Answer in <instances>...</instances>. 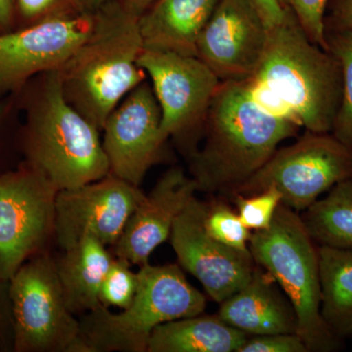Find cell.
<instances>
[{
  "instance_id": "cell-28",
  "label": "cell",
  "mask_w": 352,
  "mask_h": 352,
  "mask_svg": "<svg viewBox=\"0 0 352 352\" xmlns=\"http://www.w3.org/2000/svg\"><path fill=\"white\" fill-rule=\"evenodd\" d=\"M295 14L308 38L324 50H328L325 10L328 0H279Z\"/></svg>"
},
{
  "instance_id": "cell-11",
  "label": "cell",
  "mask_w": 352,
  "mask_h": 352,
  "mask_svg": "<svg viewBox=\"0 0 352 352\" xmlns=\"http://www.w3.org/2000/svg\"><path fill=\"white\" fill-rule=\"evenodd\" d=\"M145 194L112 175L76 188L58 191L54 236L62 251L87 236L113 248Z\"/></svg>"
},
{
  "instance_id": "cell-20",
  "label": "cell",
  "mask_w": 352,
  "mask_h": 352,
  "mask_svg": "<svg viewBox=\"0 0 352 352\" xmlns=\"http://www.w3.org/2000/svg\"><path fill=\"white\" fill-rule=\"evenodd\" d=\"M248 338L219 315L203 312L157 326L148 352H238Z\"/></svg>"
},
{
  "instance_id": "cell-26",
  "label": "cell",
  "mask_w": 352,
  "mask_h": 352,
  "mask_svg": "<svg viewBox=\"0 0 352 352\" xmlns=\"http://www.w3.org/2000/svg\"><path fill=\"white\" fill-rule=\"evenodd\" d=\"M231 199L240 219L252 232L270 228L282 204L281 193L275 187H268L252 195L236 194Z\"/></svg>"
},
{
  "instance_id": "cell-30",
  "label": "cell",
  "mask_w": 352,
  "mask_h": 352,
  "mask_svg": "<svg viewBox=\"0 0 352 352\" xmlns=\"http://www.w3.org/2000/svg\"><path fill=\"white\" fill-rule=\"evenodd\" d=\"M0 349H13V318L9 281L0 280Z\"/></svg>"
},
{
  "instance_id": "cell-5",
  "label": "cell",
  "mask_w": 352,
  "mask_h": 352,
  "mask_svg": "<svg viewBox=\"0 0 352 352\" xmlns=\"http://www.w3.org/2000/svg\"><path fill=\"white\" fill-rule=\"evenodd\" d=\"M138 276V293L126 309L113 314L100 305L82 315V352H148L157 326L205 311V296L189 283L179 264H143Z\"/></svg>"
},
{
  "instance_id": "cell-2",
  "label": "cell",
  "mask_w": 352,
  "mask_h": 352,
  "mask_svg": "<svg viewBox=\"0 0 352 352\" xmlns=\"http://www.w3.org/2000/svg\"><path fill=\"white\" fill-rule=\"evenodd\" d=\"M271 28L263 60L249 82L252 97L266 112L315 133L332 131L342 100L337 58L312 43L288 7Z\"/></svg>"
},
{
  "instance_id": "cell-23",
  "label": "cell",
  "mask_w": 352,
  "mask_h": 352,
  "mask_svg": "<svg viewBox=\"0 0 352 352\" xmlns=\"http://www.w3.org/2000/svg\"><path fill=\"white\" fill-rule=\"evenodd\" d=\"M328 50L342 69V100L333 126V135L352 148V31L327 34Z\"/></svg>"
},
{
  "instance_id": "cell-1",
  "label": "cell",
  "mask_w": 352,
  "mask_h": 352,
  "mask_svg": "<svg viewBox=\"0 0 352 352\" xmlns=\"http://www.w3.org/2000/svg\"><path fill=\"white\" fill-rule=\"evenodd\" d=\"M300 126L266 112L249 82H220L208 108L204 145L189 157L198 191L232 197Z\"/></svg>"
},
{
  "instance_id": "cell-10",
  "label": "cell",
  "mask_w": 352,
  "mask_h": 352,
  "mask_svg": "<svg viewBox=\"0 0 352 352\" xmlns=\"http://www.w3.org/2000/svg\"><path fill=\"white\" fill-rule=\"evenodd\" d=\"M59 190L30 164L0 176V280L9 281L54 236Z\"/></svg>"
},
{
  "instance_id": "cell-25",
  "label": "cell",
  "mask_w": 352,
  "mask_h": 352,
  "mask_svg": "<svg viewBox=\"0 0 352 352\" xmlns=\"http://www.w3.org/2000/svg\"><path fill=\"white\" fill-rule=\"evenodd\" d=\"M138 286V272L131 270L126 259L115 256L102 282L99 300L104 307L126 309L133 302Z\"/></svg>"
},
{
  "instance_id": "cell-16",
  "label": "cell",
  "mask_w": 352,
  "mask_h": 352,
  "mask_svg": "<svg viewBox=\"0 0 352 352\" xmlns=\"http://www.w3.org/2000/svg\"><path fill=\"white\" fill-rule=\"evenodd\" d=\"M196 192L198 185L182 168L166 170L129 217L112 248L113 256L139 267L149 263L152 252L170 239L176 219L196 197Z\"/></svg>"
},
{
  "instance_id": "cell-18",
  "label": "cell",
  "mask_w": 352,
  "mask_h": 352,
  "mask_svg": "<svg viewBox=\"0 0 352 352\" xmlns=\"http://www.w3.org/2000/svg\"><path fill=\"white\" fill-rule=\"evenodd\" d=\"M220 0H157L140 18L144 47L197 57L201 32Z\"/></svg>"
},
{
  "instance_id": "cell-33",
  "label": "cell",
  "mask_w": 352,
  "mask_h": 352,
  "mask_svg": "<svg viewBox=\"0 0 352 352\" xmlns=\"http://www.w3.org/2000/svg\"><path fill=\"white\" fill-rule=\"evenodd\" d=\"M17 29L16 0H0V34Z\"/></svg>"
},
{
  "instance_id": "cell-7",
  "label": "cell",
  "mask_w": 352,
  "mask_h": 352,
  "mask_svg": "<svg viewBox=\"0 0 352 352\" xmlns=\"http://www.w3.org/2000/svg\"><path fill=\"white\" fill-rule=\"evenodd\" d=\"M13 351L82 352L80 319L69 311L56 259L39 252L9 280Z\"/></svg>"
},
{
  "instance_id": "cell-35",
  "label": "cell",
  "mask_w": 352,
  "mask_h": 352,
  "mask_svg": "<svg viewBox=\"0 0 352 352\" xmlns=\"http://www.w3.org/2000/svg\"><path fill=\"white\" fill-rule=\"evenodd\" d=\"M111 1H113V0H83L85 6H87L89 11H96L97 9L100 8V7L105 6V4Z\"/></svg>"
},
{
  "instance_id": "cell-19",
  "label": "cell",
  "mask_w": 352,
  "mask_h": 352,
  "mask_svg": "<svg viewBox=\"0 0 352 352\" xmlns=\"http://www.w3.org/2000/svg\"><path fill=\"white\" fill-rule=\"evenodd\" d=\"M63 252L56 259L58 279L69 311L82 316L101 305L102 282L115 256L91 236Z\"/></svg>"
},
{
  "instance_id": "cell-24",
  "label": "cell",
  "mask_w": 352,
  "mask_h": 352,
  "mask_svg": "<svg viewBox=\"0 0 352 352\" xmlns=\"http://www.w3.org/2000/svg\"><path fill=\"white\" fill-rule=\"evenodd\" d=\"M203 226L217 242L247 251L252 231L244 226L237 212L224 201H204Z\"/></svg>"
},
{
  "instance_id": "cell-22",
  "label": "cell",
  "mask_w": 352,
  "mask_h": 352,
  "mask_svg": "<svg viewBox=\"0 0 352 352\" xmlns=\"http://www.w3.org/2000/svg\"><path fill=\"white\" fill-rule=\"evenodd\" d=\"M303 224L320 245L352 251V180L338 183L305 210Z\"/></svg>"
},
{
  "instance_id": "cell-4",
  "label": "cell",
  "mask_w": 352,
  "mask_h": 352,
  "mask_svg": "<svg viewBox=\"0 0 352 352\" xmlns=\"http://www.w3.org/2000/svg\"><path fill=\"white\" fill-rule=\"evenodd\" d=\"M25 154L59 191L110 173L100 131L66 100L58 71L39 75L28 110Z\"/></svg>"
},
{
  "instance_id": "cell-6",
  "label": "cell",
  "mask_w": 352,
  "mask_h": 352,
  "mask_svg": "<svg viewBox=\"0 0 352 352\" xmlns=\"http://www.w3.org/2000/svg\"><path fill=\"white\" fill-rule=\"evenodd\" d=\"M249 250L256 264L274 278L296 315L298 330L309 352L339 349V340L321 315L318 248L302 215L287 206L278 208L270 228L254 231Z\"/></svg>"
},
{
  "instance_id": "cell-34",
  "label": "cell",
  "mask_w": 352,
  "mask_h": 352,
  "mask_svg": "<svg viewBox=\"0 0 352 352\" xmlns=\"http://www.w3.org/2000/svg\"><path fill=\"white\" fill-rule=\"evenodd\" d=\"M129 12L140 18L157 0H120Z\"/></svg>"
},
{
  "instance_id": "cell-27",
  "label": "cell",
  "mask_w": 352,
  "mask_h": 352,
  "mask_svg": "<svg viewBox=\"0 0 352 352\" xmlns=\"http://www.w3.org/2000/svg\"><path fill=\"white\" fill-rule=\"evenodd\" d=\"M17 29L87 12L83 0H16Z\"/></svg>"
},
{
  "instance_id": "cell-21",
  "label": "cell",
  "mask_w": 352,
  "mask_h": 352,
  "mask_svg": "<svg viewBox=\"0 0 352 352\" xmlns=\"http://www.w3.org/2000/svg\"><path fill=\"white\" fill-rule=\"evenodd\" d=\"M321 315L338 339L352 337V251L318 248Z\"/></svg>"
},
{
  "instance_id": "cell-12",
  "label": "cell",
  "mask_w": 352,
  "mask_h": 352,
  "mask_svg": "<svg viewBox=\"0 0 352 352\" xmlns=\"http://www.w3.org/2000/svg\"><path fill=\"white\" fill-rule=\"evenodd\" d=\"M161 124L159 102L151 83L145 80L113 109L102 129L110 175L140 187L168 141Z\"/></svg>"
},
{
  "instance_id": "cell-8",
  "label": "cell",
  "mask_w": 352,
  "mask_h": 352,
  "mask_svg": "<svg viewBox=\"0 0 352 352\" xmlns=\"http://www.w3.org/2000/svg\"><path fill=\"white\" fill-rule=\"evenodd\" d=\"M346 180H352V148L328 133L307 131L294 144L278 148L234 195L275 187L283 205L305 212L322 194Z\"/></svg>"
},
{
  "instance_id": "cell-17",
  "label": "cell",
  "mask_w": 352,
  "mask_h": 352,
  "mask_svg": "<svg viewBox=\"0 0 352 352\" xmlns=\"http://www.w3.org/2000/svg\"><path fill=\"white\" fill-rule=\"evenodd\" d=\"M217 315L249 336L292 333L298 330L293 305L274 278L258 264L251 280L220 303Z\"/></svg>"
},
{
  "instance_id": "cell-15",
  "label": "cell",
  "mask_w": 352,
  "mask_h": 352,
  "mask_svg": "<svg viewBox=\"0 0 352 352\" xmlns=\"http://www.w3.org/2000/svg\"><path fill=\"white\" fill-rule=\"evenodd\" d=\"M203 212L204 201L194 197L173 224L170 244L180 267L221 303L251 280L258 264L250 250L233 249L210 237L204 228Z\"/></svg>"
},
{
  "instance_id": "cell-31",
  "label": "cell",
  "mask_w": 352,
  "mask_h": 352,
  "mask_svg": "<svg viewBox=\"0 0 352 352\" xmlns=\"http://www.w3.org/2000/svg\"><path fill=\"white\" fill-rule=\"evenodd\" d=\"M332 24L335 31H352V0H335Z\"/></svg>"
},
{
  "instance_id": "cell-29",
  "label": "cell",
  "mask_w": 352,
  "mask_h": 352,
  "mask_svg": "<svg viewBox=\"0 0 352 352\" xmlns=\"http://www.w3.org/2000/svg\"><path fill=\"white\" fill-rule=\"evenodd\" d=\"M238 352H309L300 335L272 333L248 338Z\"/></svg>"
},
{
  "instance_id": "cell-9",
  "label": "cell",
  "mask_w": 352,
  "mask_h": 352,
  "mask_svg": "<svg viewBox=\"0 0 352 352\" xmlns=\"http://www.w3.org/2000/svg\"><path fill=\"white\" fill-rule=\"evenodd\" d=\"M138 65L150 78L162 112L161 131L188 157L198 150L220 80L196 56L144 48Z\"/></svg>"
},
{
  "instance_id": "cell-32",
  "label": "cell",
  "mask_w": 352,
  "mask_h": 352,
  "mask_svg": "<svg viewBox=\"0 0 352 352\" xmlns=\"http://www.w3.org/2000/svg\"><path fill=\"white\" fill-rule=\"evenodd\" d=\"M258 7L264 20L270 28L280 24L284 19L286 8L282 6L279 0H252Z\"/></svg>"
},
{
  "instance_id": "cell-3",
  "label": "cell",
  "mask_w": 352,
  "mask_h": 352,
  "mask_svg": "<svg viewBox=\"0 0 352 352\" xmlns=\"http://www.w3.org/2000/svg\"><path fill=\"white\" fill-rule=\"evenodd\" d=\"M139 18L113 0L94 11L91 32L58 71L66 100L102 131L109 115L147 80Z\"/></svg>"
},
{
  "instance_id": "cell-13",
  "label": "cell",
  "mask_w": 352,
  "mask_h": 352,
  "mask_svg": "<svg viewBox=\"0 0 352 352\" xmlns=\"http://www.w3.org/2000/svg\"><path fill=\"white\" fill-rule=\"evenodd\" d=\"M94 23V11H87L0 34V94L20 89L34 76L59 71Z\"/></svg>"
},
{
  "instance_id": "cell-14",
  "label": "cell",
  "mask_w": 352,
  "mask_h": 352,
  "mask_svg": "<svg viewBox=\"0 0 352 352\" xmlns=\"http://www.w3.org/2000/svg\"><path fill=\"white\" fill-rule=\"evenodd\" d=\"M271 28L252 0H220L197 43V57L219 78L250 80L263 60Z\"/></svg>"
}]
</instances>
